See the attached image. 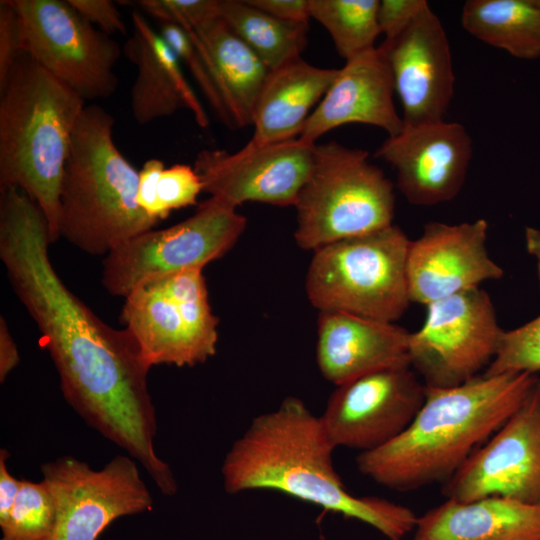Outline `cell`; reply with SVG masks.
Segmentation results:
<instances>
[{
	"label": "cell",
	"mask_w": 540,
	"mask_h": 540,
	"mask_svg": "<svg viewBox=\"0 0 540 540\" xmlns=\"http://www.w3.org/2000/svg\"><path fill=\"white\" fill-rule=\"evenodd\" d=\"M335 447L320 416L289 396L275 410L253 418L221 466L228 494L274 490L327 511L360 520L389 540L414 530L418 516L408 507L375 496H355L333 465Z\"/></svg>",
	"instance_id": "2"
},
{
	"label": "cell",
	"mask_w": 540,
	"mask_h": 540,
	"mask_svg": "<svg viewBox=\"0 0 540 540\" xmlns=\"http://www.w3.org/2000/svg\"><path fill=\"white\" fill-rule=\"evenodd\" d=\"M463 28L476 39L515 58L540 57V6L537 0H468Z\"/></svg>",
	"instance_id": "25"
},
{
	"label": "cell",
	"mask_w": 540,
	"mask_h": 540,
	"mask_svg": "<svg viewBox=\"0 0 540 540\" xmlns=\"http://www.w3.org/2000/svg\"><path fill=\"white\" fill-rule=\"evenodd\" d=\"M136 3L160 23H172L181 28H194L220 16L219 0H140Z\"/></svg>",
	"instance_id": "32"
},
{
	"label": "cell",
	"mask_w": 540,
	"mask_h": 540,
	"mask_svg": "<svg viewBox=\"0 0 540 540\" xmlns=\"http://www.w3.org/2000/svg\"><path fill=\"white\" fill-rule=\"evenodd\" d=\"M85 100L21 52L0 89V189L24 191L59 236L60 193Z\"/></svg>",
	"instance_id": "4"
},
{
	"label": "cell",
	"mask_w": 540,
	"mask_h": 540,
	"mask_svg": "<svg viewBox=\"0 0 540 540\" xmlns=\"http://www.w3.org/2000/svg\"><path fill=\"white\" fill-rule=\"evenodd\" d=\"M504 331L480 287L432 302L421 328L410 333L411 367L426 387L461 385L490 365Z\"/></svg>",
	"instance_id": "11"
},
{
	"label": "cell",
	"mask_w": 540,
	"mask_h": 540,
	"mask_svg": "<svg viewBox=\"0 0 540 540\" xmlns=\"http://www.w3.org/2000/svg\"><path fill=\"white\" fill-rule=\"evenodd\" d=\"M427 5L425 0L379 1L377 22L384 41L390 42L403 33Z\"/></svg>",
	"instance_id": "33"
},
{
	"label": "cell",
	"mask_w": 540,
	"mask_h": 540,
	"mask_svg": "<svg viewBox=\"0 0 540 540\" xmlns=\"http://www.w3.org/2000/svg\"><path fill=\"white\" fill-rule=\"evenodd\" d=\"M425 397L410 366L383 369L337 386L320 419L335 448L368 452L399 436Z\"/></svg>",
	"instance_id": "13"
},
{
	"label": "cell",
	"mask_w": 540,
	"mask_h": 540,
	"mask_svg": "<svg viewBox=\"0 0 540 540\" xmlns=\"http://www.w3.org/2000/svg\"><path fill=\"white\" fill-rule=\"evenodd\" d=\"M412 540H540V505L490 496L447 499L417 518Z\"/></svg>",
	"instance_id": "22"
},
{
	"label": "cell",
	"mask_w": 540,
	"mask_h": 540,
	"mask_svg": "<svg viewBox=\"0 0 540 540\" xmlns=\"http://www.w3.org/2000/svg\"><path fill=\"white\" fill-rule=\"evenodd\" d=\"M201 192L203 185L194 167L186 164L165 167L156 185L159 220L166 219L173 210L195 205Z\"/></svg>",
	"instance_id": "31"
},
{
	"label": "cell",
	"mask_w": 540,
	"mask_h": 540,
	"mask_svg": "<svg viewBox=\"0 0 540 540\" xmlns=\"http://www.w3.org/2000/svg\"><path fill=\"white\" fill-rule=\"evenodd\" d=\"M296 243L306 250L392 225L393 183L367 151L336 141L316 144L309 176L297 197Z\"/></svg>",
	"instance_id": "6"
},
{
	"label": "cell",
	"mask_w": 540,
	"mask_h": 540,
	"mask_svg": "<svg viewBox=\"0 0 540 540\" xmlns=\"http://www.w3.org/2000/svg\"><path fill=\"white\" fill-rule=\"evenodd\" d=\"M114 118L85 106L60 193L59 236L90 255L109 254L159 222L138 204L139 171L113 140Z\"/></svg>",
	"instance_id": "5"
},
{
	"label": "cell",
	"mask_w": 540,
	"mask_h": 540,
	"mask_svg": "<svg viewBox=\"0 0 540 540\" xmlns=\"http://www.w3.org/2000/svg\"><path fill=\"white\" fill-rule=\"evenodd\" d=\"M19 17L21 51L83 100L111 96L121 48L67 0H10Z\"/></svg>",
	"instance_id": "10"
},
{
	"label": "cell",
	"mask_w": 540,
	"mask_h": 540,
	"mask_svg": "<svg viewBox=\"0 0 540 540\" xmlns=\"http://www.w3.org/2000/svg\"><path fill=\"white\" fill-rule=\"evenodd\" d=\"M68 3L91 25L110 34H126L127 27L113 1L110 0H67Z\"/></svg>",
	"instance_id": "35"
},
{
	"label": "cell",
	"mask_w": 540,
	"mask_h": 540,
	"mask_svg": "<svg viewBox=\"0 0 540 540\" xmlns=\"http://www.w3.org/2000/svg\"><path fill=\"white\" fill-rule=\"evenodd\" d=\"M265 13L290 23L309 24V0H247Z\"/></svg>",
	"instance_id": "37"
},
{
	"label": "cell",
	"mask_w": 540,
	"mask_h": 540,
	"mask_svg": "<svg viewBox=\"0 0 540 540\" xmlns=\"http://www.w3.org/2000/svg\"><path fill=\"white\" fill-rule=\"evenodd\" d=\"M55 504L46 483L22 479L0 540H45L55 523Z\"/></svg>",
	"instance_id": "28"
},
{
	"label": "cell",
	"mask_w": 540,
	"mask_h": 540,
	"mask_svg": "<svg viewBox=\"0 0 540 540\" xmlns=\"http://www.w3.org/2000/svg\"><path fill=\"white\" fill-rule=\"evenodd\" d=\"M447 499L540 505V379L516 412L444 483Z\"/></svg>",
	"instance_id": "15"
},
{
	"label": "cell",
	"mask_w": 540,
	"mask_h": 540,
	"mask_svg": "<svg viewBox=\"0 0 540 540\" xmlns=\"http://www.w3.org/2000/svg\"><path fill=\"white\" fill-rule=\"evenodd\" d=\"M378 0H309L310 17L330 34L346 61L375 48Z\"/></svg>",
	"instance_id": "27"
},
{
	"label": "cell",
	"mask_w": 540,
	"mask_h": 540,
	"mask_svg": "<svg viewBox=\"0 0 540 540\" xmlns=\"http://www.w3.org/2000/svg\"><path fill=\"white\" fill-rule=\"evenodd\" d=\"M41 473L56 511L45 540H96L116 519L153 506L138 463L129 455H117L99 470L64 455L43 463Z\"/></svg>",
	"instance_id": "12"
},
{
	"label": "cell",
	"mask_w": 540,
	"mask_h": 540,
	"mask_svg": "<svg viewBox=\"0 0 540 540\" xmlns=\"http://www.w3.org/2000/svg\"><path fill=\"white\" fill-rule=\"evenodd\" d=\"M540 372V315L513 330L504 331L497 352L483 375Z\"/></svg>",
	"instance_id": "30"
},
{
	"label": "cell",
	"mask_w": 540,
	"mask_h": 540,
	"mask_svg": "<svg viewBox=\"0 0 540 540\" xmlns=\"http://www.w3.org/2000/svg\"><path fill=\"white\" fill-rule=\"evenodd\" d=\"M316 144L300 138L248 143L235 153L203 149L195 158L203 192L234 208L245 202L295 205L313 163Z\"/></svg>",
	"instance_id": "14"
},
{
	"label": "cell",
	"mask_w": 540,
	"mask_h": 540,
	"mask_svg": "<svg viewBox=\"0 0 540 540\" xmlns=\"http://www.w3.org/2000/svg\"><path fill=\"white\" fill-rule=\"evenodd\" d=\"M133 34L124 53L137 74L130 94L133 118L139 125L189 110L201 128L209 125L207 113L188 83L178 56L138 11L131 14Z\"/></svg>",
	"instance_id": "21"
},
{
	"label": "cell",
	"mask_w": 540,
	"mask_h": 540,
	"mask_svg": "<svg viewBox=\"0 0 540 540\" xmlns=\"http://www.w3.org/2000/svg\"><path fill=\"white\" fill-rule=\"evenodd\" d=\"M164 168L165 165L161 160L152 158L147 160L139 171L138 204L157 222L160 220L157 210L156 185Z\"/></svg>",
	"instance_id": "36"
},
{
	"label": "cell",
	"mask_w": 540,
	"mask_h": 540,
	"mask_svg": "<svg viewBox=\"0 0 540 540\" xmlns=\"http://www.w3.org/2000/svg\"><path fill=\"white\" fill-rule=\"evenodd\" d=\"M124 298L121 321L149 367H193L215 355L218 318L202 270L144 282Z\"/></svg>",
	"instance_id": "8"
},
{
	"label": "cell",
	"mask_w": 540,
	"mask_h": 540,
	"mask_svg": "<svg viewBox=\"0 0 540 540\" xmlns=\"http://www.w3.org/2000/svg\"><path fill=\"white\" fill-rule=\"evenodd\" d=\"M209 197L185 220L143 232L106 255L102 284L113 296L126 297L140 284L186 270H203L225 255L246 228V218Z\"/></svg>",
	"instance_id": "9"
},
{
	"label": "cell",
	"mask_w": 540,
	"mask_h": 540,
	"mask_svg": "<svg viewBox=\"0 0 540 540\" xmlns=\"http://www.w3.org/2000/svg\"><path fill=\"white\" fill-rule=\"evenodd\" d=\"M159 33L178 56L181 63L189 69L219 120L228 128L235 129L213 67L203 49L181 27L175 24L161 23Z\"/></svg>",
	"instance_id": "29"
},
{
	"label": "cell",
	"mask_w": 540,
	"mask_h": 540,
	"mask_svg": "<svg viewBox=\"0 0 540 540\" xmlns=\"http://www.w3.org/2000/svg\"><path fill=\"white\" fill-rule=\"evenodd\" d=\"M338 69L320 68L301 57L270 70L254 107L250 141L298 138L312 108L322 100Z\"/></svg>",
	"instance_id": "23"
},
{
	"label": "cell",
	"mask_w": 540,
	"mask_h": 540,
	"mask_svg": "<svg viewBox=\"0 0 540 540\" xmlns=\"http://www.w3.org/2000/svg\"><path fill=\"white\" fill-rule=\"evenodd\" d=\"M472 140L457 122L404 125L379 146L375 157L396 172L397 187L416 206L448 202L461 191L472 158Z\"/></svg>",
	"instance_id": "16"
},
{
	"label": "cell",
	"mask_w": 540,
	"mask_h": 540,
	"mask_svg": "<svg viewBox=\"0 0 540 540\" xmlns=\"http://www.w3.org/2000/svg\"><path fill=\"white\" fill-rule=\"evenodd\" d=\"M537 2H538V4H539V6H540V0H537Z\"/></svg>",
	"instance_id": "41"
},
{
	"label": "cell",
	"mask_w": 540,
	"mask_h": 540,
	"mask_svg": "<svg viewBox=\"0 0 540 540\" xmlns=\"http://www.w3.org/2000/svg\"><path fill=\"white\" fill-rule=\"evenodd\" d=\"M219 13L269 70L301 57L307 45L309 24L282 21L247 0H219Z\"/></svg>",
	"instance_id": "26"
},
{
	"label": "cell",
	"mask_w": 540,
	"mask_h": 540,
	"mask_svg": "<svg viewBox=\"0 0 540 540\" xmlns=\"http://www.w3.org/2000/svg\"><path fill=\"white\" fill-rule=\"evenodd\" d=\"M0 192V258L40 331L65 400L146 473H160L165 462L154 445L151 367L126 329L104 323L63 283L51 263L48 225L36 203L16 187Z\"/></svg>",
	"instance_id": "1"
},
{
	"label": "cell",
	"mask_w": 540,
	"mask_h": 540,
	"mask_svg": "<svg viewBox=\"0 0 540 540\" xmlns=\"http://www.w3.org/2000/svg\"><path fill=\"white\" fill-rule=\"evenodd\" d=\"M394 83L387 58L379 47L360 53L338 69L328 91L300 133L316 144L330 130L350 123L379 127L395 136L404 127L393 101Z\"/></svg>",
	"instance_id": "19"
},
{
	"label": "cell",
	"mask_w": 540,
	"mask_h": 540,
	"mask_svg": "<svg viewBox=\"0 0 540 540\" xmlns=\"http://www.w3.org/2000/svg\"><path fill=\"white\" fill-rule=\"evenodd\" d=\"M378 47L387 58L404 125L444 120L455 75L447 34L430 6L397 38Z\"/></svg>",
	"instance_id": "18"
},
{
	"label": "cell",
	"mask_w": 540,
	"mask_h": 540,
	"mask_svg": "<svg viewBox=\"0 0 540 540\" xmlns=\"http://www.w3.org/2000/svg\"><path fill=\"white\" fill-rule=\"evenodd\" d=\"M538 379L482 374L454 387H426L422 407L399 436L359 453V472L396 491L446 483L516 412Z\"/></svg>",
	"instance_id": "3"
},
{
	"label": "cell",
	"mask_w": 540,
	"mask_h": 540,
	"mask_svg": "<svg viewBox=\"0 0 540 540\" xmlns=\"http://www.w3.org/2000/svg\"><path fill=\"white\" fill-rule=\"evenodd\" d=\"M488 228L485 219L459 224L426 223L408 249L410 301L427 306L502 278V267L489 256L486 247Z\"/></svg>",
	"instance_id": "17"
},
{
	"label": "cell",
	"mask_w": 540,
	"mask_h": 540,
	"mask_svg": "<svg viewBox=\"0 0 540 540\" xmlns=\"http://www.w3.org/2000/svg\"><path fill=\"white\" fill-rule=\"evenodd\" d=\"M525 245L528 253L536 260L537 274L540 283V230L526 227Z\"/></svg>",
	"instance_id": "40"
},
{
	"label": "cell",
	"mask_w": 540,
	"mask_h": 540,
	"mask_svg": "<svg viewBox=\"0 0 540 540\" xmlns=\"http://www.w3.org/2000/svg\"><path fill=\"white\" fill-rule=\"evenodd\" d=\"M20 356L7 322L0 317V382L3 383L10 372L19 364Z\"/></svg>",
	"instance_id": "39"
},
{
	"label": "cell",
	"mask_w": 540,
	"mask_h": 540,
	"mask_svg": "<svg viewBox=\"0 0 540 540\" xmlns=\"http://www.w3.org/2000/svg\"><path fill=\"white\" fill-rule=\"evenodd\" d=\"M410 333L393 322L322 311L317 329L318 368L327 381L339 386L375 371L411 367Z\"/></svg>",
	"instance_id": "20"
},
{
	"label": "cell",
	"mask_w": 540,
	"mask_h": 540,
	"mask_svg": "<svg viewBox=\"0 0 540 540\" xmlns=\"http://www.w3.org/2000/svg\"><path fill=\"white\" fill-rule=\"evenodd\" d=\"M182 29L209 58L235 128L252 125L268 67L220 16Z\"/></svg>",
	"instance_id": "24"
},
{
	"label": "cell",
	"mask_w": 540,
	"mask_h": 540,
	"mask_svg": "<svg viewBox=\"0 0 540 540\" xmlns=\"http://www.w3.org/2000/svg\"><path fill=\"white\" fill-rule=\"evenodd\" d=\"M9 455L6 449H0V528L9 518L22 482L8 471L6 460Z\"/></svg>",
	"instance_id": "38"
},
{
	"label": "cell",
	"mask_w": 540,
	"mask_h": 540,
	"mask_svg": "<svg viewBox=\"0 0 540 540\" xmlns=\"http://www.w3.org/2000/svg\"><path fill=\"white\" fill-rule=\"evenodd\" d=\"M410 239L394 224L314 250L306 292L320 312L395 322L411 303L406 263Z\"/></svg>",
	"instance_id": "7"
},
{
	"label": "cell",
	"mask_w": 540,
	"mask_h": 540,
	"mask_svg": "<svg viewBox=\"0 0 540 540\" xmlns=\"http://www.w3.org/2000/svg\"><path fill=\"white\" fill-rule=\"evenodd\" d=\"M19 17L10 0L0 1V89L21 54Z\"/></svg>",
	"instance_id": "34"
}]
</instances>
